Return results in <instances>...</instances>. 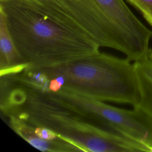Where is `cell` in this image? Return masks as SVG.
Returning <instances> with one entry per match:
<instances>
[{"mask_svg":"<svg viewBox=\"0 0 152 152\" xmlns=\"http://www.w3.org/2000/svg\"><path fill=\"white\" fill-rule=\"evenodd\" d=\"M0 108L4 116L49 128L83 151L151 152L107 121L62 103L10 74L1 75Z\"/></svg>","mask_w":152,"mask_h":152,"instance_id":"6da1fadb","label":"cell"},{"mask_svg":"<svg viewBox=\"0 0 152 152\" xmlns=\"http://www.w3.org/2000/svg\"><path fill=\"white\" fill-rule=\"evenodd\" d=\"M0 10L28 66L53 65L99 52L91 38L58 21L32 0H0Z\"/></svg>","mask_w":152,"mask_h":152,"instance_id":"7a4b0ae2","label":"cell"},{"mask_svg":"<svg viewBox=\"0 0 152 152\" xmlns=\"http://www.w3.org/2000/svg\"><path fill=\"white\" fill-rule=\"evenodd\" d=\"M53 18L82 33L99 46L123 53L130 61L150 50L152 31L124 0H32Z\"/></svg>","mask_w":152,"mask_h":152,"instance_id":"3957f363","label":"cell"},{"mask_svg":"<svg viewBox=\"0 0 152 152\" xmlns=\"http://www.w3.org/2000/svg\"><path fill=\"white\" fill-rule=\"evenodd\" d=\"M32 67L46 77L45 91L64 89L102 101L128 103L133 106L140 100L135 68L126 58L99 51L64 63Z\"/></svg>","mask_w":152,"mask_h":152,"instance_id":"277c9868","label":"cell"},{"mask_svg":"<svg viewBox=\"0 0 152 152\" xmlns=\"http://www.w3.org/2000/svg\"><path fill=\"white\" fill-rule=\"evenodd\" d=\"M46 92L62 103L107 121L152 151V116L144 110L138 107H134L132 110L118 108L104 101L64 89Z\"/></svg>","mask_w":152,"mask_h":152,"instance_id":"5b68a950","label":"cell"},{"mask_svg":"<svg viewBox=\"0 0 152 152\" xmlns=\"http://www.w3.org/2000/svg\"><path fill=\"white\" fill-rule=\"evenodd\" d=\"M11 129L30 145L39 150L51 152H74L83 151V150L74 142L61 137L54 141H48L41 139L28 131L17 117L12 115L5 116Z\"/></svg>","mask_w":152,"mask_h":152,"instance_id":"8992f818","label":"cell"},{"mask_svg":"<svg viewBox=\"0 0 152 152\" xmlns=\"http://www.w3.org/2000/svg\"><path fill=\"white\" fill-rule=\"evenodd\" d=\"M26 65L19 54L9 31L5 15L0 10V68L1 75Z\"/></svg>","mask_w":152,"mask_h":152,"instance_id":"52a82bcc","label":"cell"},{"mask_svg":"<svg viewBox=\"0 0 152 152\" xmlns=\"http://www.w3.org/2000/svg\"><path fill=\"white\" fill-rule=\"evenodd\" d=\"M140 86V98L134 107H138L152 116V59L148 53L134 62Z\"/></svg>","mask_w":152,"mask_h":152,"instance_id":"ba28073f","label":"cell"},{"mask_svg":"<svg viewBox=\"0 0 152 152\" xmlns=\"http://www.w3.org/2000/svg\"><path fill=\"white\" fill-rule=\"evenodd\" d=\"M138 10L152 27V0H127Z\"/></svg>","mask_w":152,"mask_h":152,"instance_id":"9c48e42d","label":"cell"},{"mask_svg":"<svg viewBox=\"0 0 152 152\" xmlns=\"http://www.w3.org/2000/svg\"><path fill=\"white\" fill-rule=\"evenodd\" d=\"M148 56H150V58L152 59V50L150 49L149 52H148Z\"/></svg>","mask_w":152,"mask_h":152,"instance_id":"30bf717a","label":"cell"}]
</instances>
